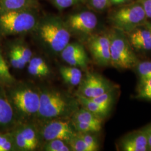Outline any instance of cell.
<instances>
[{
	"label": "cell",
	"instance_id": "1",
	"mask_svg": "<svg viewBox=\"0 0 151 151\" xmlns=\"http://www.w3.org/2000/svg\"><path fill=\"white\" fill-rule=\"evenodd\" d=\"M77 99L70 94L53 88H44L40 91L38 119L47 122L55 119L72 118L79 109Z\"/></svg>",
	"mask_w": 151,
	"mask_h": 151
},
{
	"label": "cell",
	"instance_id": "2",
	"mask_svg": "<svg viewBox=\"0 0 151 151\" xmlns=\"http://www.w3.org/2000/svg\"><path fill=\"white\" fill-rule=\"evenodd\" d=\"M34 30L42 43L53 53H60L70 43V30L66 23L59 18H45L38 22Z\"/></svg>",
	"mask_w": 151,
	"mask_h": 151
},
{
	"label": "cell",
	"instance_id": "3",
	"mask_svg": "<svg viewBox=\"0 0 151 151\" xmlns=\"http://www.w3.org/2000/svg\"><path fill=\"white\" fill-rule=\"evenodd\" d=\"M9 99L14 109L22 119L37 117L40 106V91L27 85L11 90Z\"/></svg>",
	"mask_w": 151,
	"mask_h": 151
},
{
	"label": "cell",
	"instance_id": "4",
	"mask_svg": "<svg viewBox=\"0 0 151 151\" xmlns=\"http://www.w3.org/2000/svg\"><path fill=\"white\" fill-rule=\"evenodd\" d=\"M38 23L32 10L4 12L0 15V32L7 35L29 32L35 29Z\"/></svg>",
	"mask_w": 151,
	"mask_h": 151
},
{
	"label": "cell",
	"instance_id": "5",
	"mask_svg": "<svg viewBox=\"0 0 151 151\" xmlns=\"http://www.w3.org/2000/svg\"><path fill=\"white\" fill-rule=\"evenodd\" d=\"M110 40V65L119 70H129L135 67L137 58L128 42L122 37L114 34Z\"/></svg>",
	"mask_w": 151,
	"mask_h": 151
},
{
	"label": "cell",
	"instance_id": "6",
	"mask_svg": "<svg viewBox=\"0 0 151 151\" xmlns=\"http://www.w3.org/2000/svg\"><path fill=\"white\" fill-rule=\"evenodd\" d=\"M146 16L143 6L137 4L120 9L111 19L116 28L124 32H130L143 22Z\"/></svg>",
	"mask_w": 151,
	"mask_h": 151
},
{
	"label": "cell",
	"instance_id": "7",
	"mask_svg": "<svg viewBox=\"0 0 151 151\" xmlns=\"http://www.w3.org/2000/svg\"><path fill=\"white\" fill-rule=\"evenodd\" d=\"M78 86L77 94L89 99L116 88V86L108 79L93 72L87 73Z\"/></svg>",
	"mask_w": 151,
	"mask_h": 151
},
{
	"label": "cell",
	"instance_id": "8",
	"mask_svg": "<svg viewBox=\"0 0 151 151\" xmlns=\"http://www.w3.org/2000/svg\"><path fill=\"white\" fill-rule=\"evenodd\" d=\"M72 123L66 119H55L47 122L41 132L42 136L46 141L61 139L69 143L75 135Z\"/></svg>",
	"mask_w": 151,
	"mask_h": 151
},
{
	"label": "cell",
	"instance_id": "9",
	"mask_svg": "<svg viewBox=\"0 0 151 151\" xmlns=\"http://www.w3.org/2000/svg\"><path fill=\"white\" fill-rule=\"evenodd\" d=\"M88 47L97 65H110V40L109 36L100 35L91 37L88 41Z\"/></svg>",
	"mask_w": 151,
	"mask_h": 151
},
{
	"label": "cell",
	"instance_id": "10",
	"mask_svg": "<svg viewBox=\"0 0 151 151\" xmlns=\"http://www.w3.org/2000/svg\"><path fill=\"white\" fill-rule=\"evenodd\" d=\"M65 23L70 32L89 34L97 26V17L91 12L82 11L70 15Z\"/></svg>",
	"mask_w": 151,
	"mask_h": 151
},
{
	"label": "cell",
	"instance_id": "11",
	"mask_svg": "<svg viewBox=\"0 0 151 151\" xmlns=\"http://www.w3.org/2000/svg\"><path fill=\"white\" fill-rule=\"evenodd\" d=\"M62 58L70 66L86 69L88 59L83 47L77 43H68L60 52Z\"/></svg>",
	"mask_w": 151,
	"mask_h": 151
},
{
	"label": "cell",
	"instance_id": "12",
	"mask_svg": "<svg viewBox=\"0 0 151 151\" xmlns=\"http://www.w3.org/2000/svg\"><path fill=\"white\" fill-rule=\"evenodd\" d=\"M121 147L124 151H150L146 130L126 137L122 141Z\"/></svg>",
	"mask_w": 151,
	"mask_h": 151
},
{
	"label": "cell",
	"instance_id": "13",
	"mask_svg": "<svg viewBox=\"0 0 151 151\" xmlns=\"http://www.w3.org/2000/svg\"><path fill=\"white\" fill-rule=\"evenodd\" d=\"M14 119V109L9 97L0 90V128H5L11 125Z\"/></svg>",
	"mask_w": 151,
	"mask_h": 151
},
{
	"label": "cell",
	"instance_id": "14",
	"mask_svg": "<svg viewBox=\"0 0 151 151\" xmlns=\"http://www.w3.org/2000/svg\"><path fill=\"white\" fill-rule=\"evenodd\" d=\"M130 42L137 49L151 50V30L138 29L132 32L130 35Z\"/></svg>",
	"mask_w": 151,
	"mask_h": 151
},
{
	"label": "cell",
	"instance_id": "15",
	"mask_svg": "<svg viewBox=\"0 0 151 151\" xmlns=\"http://www.w3.org/2000/svg\"><path fill=\"white\" fill-rule=\"evenodd\" d=\"M77 99L82 107L90 111L101 119L105 118L109 113L111 107L95 103L91 99L77 94Z\"/></svg>",
	"mask_w": 151,
	"mask_h": 151
},
{
	"label": "cell",
	"instance_id": "16",
	"mask_svg": "<svg viewBox=\"0 0 151 151\" xmlns=\"http://www.w3.org/2000/svg\"><path fill=\"white\" fill-rule=\"evenodd\" d=\"M36 0H0L2 12L22 10H32L37 7Z\"/></svg>",
	"mask_w": 151,
	"mask_h": 151
},
{
	"label": "cell",
	"instance_id": "17",
	"mask_svg": "<svg viewBox=\"0 0 151 151\" xmlns=\"http://www.w3.org/2000/svg\"><path fill=\"white\" fill-rule=\"evenodd\" d=\"M60 72L65 82L71 86L79 85L83 78L80 68L74 66H62L60 67Z\"/></svg>",
	"mask_w": 151,
	"mask_h": 151
},
{
	"label": "cell",
	"instance_id": "18",
	"mask_svg": "<svg viewBox=\"0 0 151 151\" xmlns=\"http://www.w3.org/2000/svg\"><path fill=\"white\" fill-rule=\"evenodd\" d=\"M103 119L84 108L78 109L72 116V122L102 125Z\"/></svg>",
	"mask_w": 151,
	"mask_h": 151
},
{
	"label": "cell",
	"instance_id": "19",
	"mask_svg": "<svg viewBox=\"0 0 151 151\" xmlns=\"http://www.w3.org/2000/svg\"><path fill=\"white\" fill-rule=\"evenodd\" d=\"M25 139L30 146L32 151L35 150L39 145L38 135L36 130L29 125H25L18 128Z\"/></svg>",
	"mask_w": 151,
	"mask_h": 151
},
{
	"label": "cell",
	"instance_id": "20",
	"mask_svg": "<svg viewBox=\"0 0 151 151\" xmlns=\"http://www.w3.org/2000/svg\"><path fill=\"white\" fill-rule=\"evenodd\" d=\"M15 79L11 75L5 60L0 51V85L11 86L15 83Z\"/></svg>",
	"mask_w": 151,
	"mask_h": 151
},
{
	"label": "cell",
	"instance_id": "21",
	"mask_svg": "<svg viewBox=\"0 0 151 151\" xmlns=\"http://www.w3.org/2000/svg\"><path fill=\"white\" fill-rule=\"evenodd\" d=\"M44 150L46 151H71L70 146L68 143L61 139L48 140L44 147Z\"/></svg>",
	"mask_w": 151,
	"mask_h": 151
},
{
	"label": "cell",
	"instance_id": "22",
	"mask_svg": "<svg viewBox=\"0 0 151 151\" xmlns=\"http://www.w3.org/2000/svg\"><path fill=\"white\" fill-rule=\"evenodd\" d=\"M135 67L139 77L140 82L151 78V61L138 63Z\"/></svg>",
	"mask_w": 151,
	"mask_h": 151
},
{
	"label": "cell",
	"instance_id": "23",
	"mask_svg": "<svg viewBox=\"0 0 151 151\" xmlns=\"http://www.w3.org/2000/svg\"><path fill=\"white\" fill-rule=\"evenodd\" d=\"M9 61L12 67L15 69L22 70L24 68L27 63L22 59L20 55L17 52L15 46L10 49L9 53Z\"/></svg>",
	"mask_w": 151,
	"mask_h": 151
},
{
	"label": "cell",
	"instance_id": "24",
	"mask_svg": "<svg viewBox=\"0 0 151 151\" xmlns=\"http://www.w3.org/2000/svg\"><path fill=\"white\" fill-rule=\"evenodd\" d=\"M115 90L116 88L111 90L99 96L91 98L90 99H91L92 100H93L95 103L99 104L100 105L111 107L115 100Z\"/></svg>",
	"mask_w": 151,
	"mask_h": 151
},
{
	"label": "cell",
	"instance_id": "25",
	"mask_svg": "<svg viewBox=\"0 0 151 151\" xmlns=\"http://www.w3.org/2000/svg\"><path fill=\"white\" fill-rule=\"evenodd\" d=\"M72 123L75 130L78 133H95L100 132L102 128V125L72 122Z\"/></svg>",
	"mask_w": 151,
	"mask_h": 151
},
{
	"label": "cell",
	"instance_id": "26",
	"mask_svg": "<svg viewBox=\"0 0 151 151\" xmlns=\"http://www.w3.org/2000/svg\"><path fill=\"white\" fill-rule=\"evenodd\" d=\"M71 151H92L91 149L87 145L77 133H76L68 143Z\"/></svg>",
	"mask_w": 151,
	"mask_h": 151
},
{
	"label": "cell",
	"instance_id": "27",
	"mask_svg": "<svg viewBox=\"0 0 151 151\" xmlns=\"http://www.w3.org/2000/svg\"><path fill=\"white\" fill-rule=\"evenodd\" d=\"M15 150L11 133H0V151Z\"/></svg>",
	"mask_w": 151,
	"mask_h": 151
},
{
	"label": "cell",
	"instance_id": "28",
	"mask_svg": "<svg viewBox=\"0 0 151 151\" xmlns=\"http://www.w3.org/2000/svg\"><path fill=\"white\" fill-rule=\"evenodd\" d=\"M137 96L151 101V78L140 82Z\"/></svg>",
	"mask_w": 151,
	"mask_h": 151
},
{
	"label": "cell",
	"instance_id": "29",
	"mask_svg": "<svg viewBox=\"0 0 151 151\" xmlns=\"http://www.w3.org/2000/svg\"><path fill=\"white\" fill-rule=\"evenodd\" d=\"M81 138L85 142L92 151H96L99 149V145L95 137L91 135L90 133H77Z\"/></svg>",
	"mask_w": 151,
	"mask_h": 151
},
{
	"label": "cell",
	"instance_id": "30",
	"mask_svg": "<svg viewBox=\"0 0 151 151\" xmlns=\"http://www.w3.org/2000/svg\"><path fill=\"white\" fill-rule=\"evenodd\" d=\"M17 52L20 55L22 59L27 64L32 57V54L31 50L27 47L24 45H15Z\"/></svg>",
	"mask_w": 151,
	"mask_h": 151
},
{
	"label": "cell",
	"instance_id": "31",
	"mask_svg": "<svg viewBox=\"0 0 151 151\" xmlns=\"http://www.w3.org/2000/svg\"><path fill=\"white\" fill-rule=\"evenodd\" d=\"M59 10H64L78 3L81 0H48Z\"/></svg>",
	"mask_w": 151,
	"mask_h": 151
},
{
	"label": "cell",
	"instance_id": "32",
	"mask_svg": "<svg viewBox=\"0 0 151 151\" xmlns=\"http://www.w3.org/2000/svg\"><path fill=\"white\" fill-rule=\"evenodd\" d=\"M28 63L38 67L48 75L50 73V69L48 65L43 58L40 57H32Z\"/></svg>",
	"mask_w": 151,
	"mask_h": 151
},
{
	"label": "cell",
	"instance_id": "33",
	"mask_svg": "<svg viewBox=\"0 0 151 151\" xmlns=\"http://www.w3.org/2000/svg\"><path fill=\"white\" fill-rule=\"evenodd\" d=\"M27 70L29 74L34 76L43 77V76L48 75L47 73H45L43 70H42L40 68L29 63L28 64V66H27Z\"/></svg>",
	"mask_w": 151,
	"mask_h": 151
},
{
	"label": "cell",
	"instance_id": "34",
	"mask_svg": "<svg viewBox=\"0 0 151 151\" xmlns=\"http://www.w3.org/2000/svg\"><path fill=\"white\" fill-rule=\"evenodd\" d=\"M90 3L95 9L101 10L108 6L109 0H90Z\"/></svg>",
	"mask_w": 151,
	"mask_h": 151
},
{
	"label": "cell",
	"instance_id": "35",
	"mask_svg": "<svg viewBox=\"0 0 151 151\" xmlns=\"http://www.w3.org/2000/svg\"><path fill=\"white\" fill-rule=\"evenodd\" d=\"M143 7L145 11L146 16L151 18V0L143 1Z\"/></svg>",
	"mask_w": 151,
	"mask_h": 151
},
{
	"label": "cell",
	"instance_id": "36",
	"mask_svg": "<svg viewBox=\"0 0 151 151\" xmlns=\"http://www.w3.org/2000/svg\"><path fill=\"white\" fill-rule=\"evenodd\" d=\"M147 135V140H148V145L150 149V151H151V125L149 127H148L146 129Z\"/></svg>",
	"mask_w": 151,
	"mask_h": 151
},
{
	"label": "cell",
	"instance_id": "37",
	"mask_svg": "<svg viewBox=\"0 0 151 151\" xmlns=\"http://www.w3.org/2000/svg\"><path fill=\"white\" fill-rule=\"evenodd\" d=\"M124 1H125V0H114L113 2L115 4H119V3L124 2Z\"/></svg>",
	"mask_w": 151,
	"mask_h": 151
},
{
	"label": "cell",
	"instance_id": "38",
	"mask_svg": "<svg viewBox=\"0 0 151 151\" xmlns=\"http://www.w3.org/2000/svg\"></svg>",
	"mask_w": 151,
	"mask_h": 151
}]
</instances>
